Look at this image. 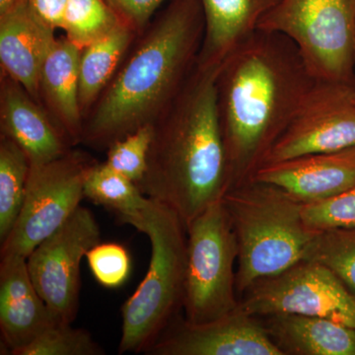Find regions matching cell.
<instances>
[{
	"mask_svg": "<svg viewBox=\"0 0 355 355\" xmlns=\"http://www.w3.org/2000/svg\"><path fill=\"white\" fill-rule=\"evenodd\" d=\"M153 137V125L139 128L109 146L105 161L110 168L139 184L146 172Z\"/></svg>",
	"mask_w": 355,
	"mask_h": 355,
	"instance_id": "cell-26",
	"label": "cell"
},
{
	"mask_svg": "<svg viewBox=\"0 0 355 355\" xmlns=\"http://www.w3.org/2000/svg\"><path fill=\"white\" fill-rule=\"evenodd\" d=\"M101 242L94 214L79 207L27 258L37 291L62 323L76 320L80 293V263L89 250Z\"/></svg>",
	"mask_w": 355,
	"mask_h": 355,
	"instance_id": "cell-10",
	"label": "cell"
},
{
	"mask_svg": "<svg viewBox=\"0 0 355 355\" xmlns=\"http://www.w3.org/2000/svg\"><path fill=\"white\" fill-rule=\"evenodd\" d=\"M272 342L284 355H355V329L328 318L298 314L263 316Z\"/></svg>",
	"mask_w": 355,
	"mask_h": 355,
	"instance_id": "cell-19",
	"label": "cell"
},
{
	"mask_svg": "<svg viewBox=\"0 0 355 355\" xmlns=\"http://www.w3.org/2000/svg\"><path fill=\"white\" fill-rule=\"evenodd\" d=\"M121 22L140 34L166 0H105Z\"/></svg>",
	"mask_w": 355,
	"mask_h": 355,
	"instance_id": "cell-29",
	"label": "cell"
},
{
	"mask_svg": "<svg viewBox=\"0 0 355 355\" xmlns=\"http://www.w3.org/2000/svg\"><path fill=\"white\" fill-rule=\"evenodd\" d=\"M184 320L200 324L230 314L236 295L237 241L223 200L212 203L187 226Z\"/></svg>",
	"mask_w": 355,
	"mask_h": 355,
	"instance_id": "cell-7",
	"label": "cell"
},
{
	"mask_svg": "<svg viewBox=\"0 0 355 355\" xmlns=\"http://www.w3.org/2000/svg\"><path fill=\"white\" fill-rule=\"evenodd\" d=\"M94 163L80 151L69 150L46 164L31 165L24 202L1 243V257L27 259L73 214L85 198L86 175Z\"/></svg>",
	"mask_w": 355,
	"mask_h": 355,
	"instance_id": "cell-8",
	"label": "cell"
},
{
	"mask_svg": "<svg viewBox=\"0 0 355 355\" xmlns=\"http://www.w3.org/2000/svg\"><path fill=\"white\" fill-rule=\"evenodd\" d=\"M144 233L151 245L148 270L121 307L119 352H146L183 308L188 235L184 222L164 203L149 198L144 209L118 218Z\"/></svg>",
	"mask_w": 355,
	"mask_h": 355,
	"instance_id": "cell-5",
	"label": "cell"
},
{
	"mask_svg": "<svg viewBox=\"0 0 355 355\" xmlns=\"http://www.w3.org/2000/svg\"><path fill=\"white\" fill-rule=\"evenodd\" d=\"M219 67L197 62L174 101L154 121L146 172L137 184L146 197L174 210L186 228L230 187L217 107Z\"/></svg>",
	"mask_w": 355,
	"mask_h": 355,
	"instance_id": "cell-3",
	"label": "cell"
},
{
	"mask_svg": "<svg viewBox=\"0 0 355 355\" xmlns=\"http://www.w3.org/2000/svg\"><path fill=\"white\" fill-rule=\"evenodd\" d=\"M25 2H27V0H0V15L10 12Z\"/></svg>",
	"mask_w": 355,
	"mask_h": 355,
	"instance_id": "cell-31",
	"label": "cell"
},
{
	"mask_svg": "<svg viewBox=\"0 0 355 355\" xmlns=\"http://www.w3.org/2000/svg\"><path fill=\"white\" fill-rule=\"evenodd\" d=\"M302 216L312 230L355 227V186L334 197L302 205Z\"/></svg>",
	"mask_w": 355,
	"mask_h": 355,
	"instance_id": "cell-27",
	"label": "cell"
},
{
	"mask_svg": "<svg viewBox=\"0 0 355 355\" xmlns=\"http://www.w3.org/2000/svg\"><path fill=\"white\" fill-rule=\"evenodd\" d=\"M84 197L112 210L118 218L139 211L149 202L135 182L105 162L91 166L84 183Z\"/></svg>",
	"mask_w": 355,
	"mask_h": 355,
	"instance_id": "cell-22",
	"label": "cell"
},
{
	"mask_svg": "<svg viewBox=\"0 0 355 355\" xmlns=\"http://www.w3.org/2000/svg\"><path fill=\"white\" fill-rule=\"evenodd\" d=\"M258 30L291 40L316 80L355 85V0H280Z\"/></svg>",
	"mask_w": 355,
	"mask_h": 355,
	"instance_id": "cell-6",
	"label": "cell"
},
{
	"mask_svg": "<svg viewBox=\"0 0 355 355\" xmlns=\"http://www.w3.org/2000/svg\"><path fill=\"white\" fill-rule=\"evenodd\" d=\"M149 355H284L258 317L239 309L207 324L178 316L147 349Z\"/></svg>",
	"mask_w": 355,
	"mask_h": 355,
	"instance_id": "cell-12",
	"label": "cell"
},
{
	"mask_svg": "<svg viewBox=\"0 0 355 355\" xmlns=\"http://www.w3.org/2000/svg\"><path fill=\"white\" fill-rule=\"evenodd\" d=\"M205 35L198 64L212 67L244 43L280 0H200Z\"/></svg>",
	"mask_w": 355,
	"mask_h": 355,
	"instance_id": "cell-18",
	"label": "cell"
},
{
	"mask_svg": "<svg viewBox=\"0 0 355 355\" xmlns=\"http://www.w3.org/2000/svg\"><path fill=\"white\" fill-rule=\"evenodd\" d=\"M238 247L236 291L305 260L318 234L306 225L303 202L275 184L249 180L222 198Z\"/></svg>",
	"mask_w": 355,
	"mask_h": 355,
	"instance_id": "cell-4",
	"label": "cell"
},
{
	"mask_svg": "<svg viewBox=\"0 0 355 355\" xmlns=\"http://www.w3.org/2000/svg\"><path fill=\"white\" fill-rule=\"evenodd\" d=\"M121 22L105 0H69L62 30L65 37L83 50Z\"/></svg>",
	"mask_w": 355,
	"mask_h": 355,
	"instance_id": "cell-23",
	"label": "cell"
},
{
	"mask_svg": "<svg viewBox=\"0 0 355 355\" xmlns=\"http://www.w3.org/2000/svg\"><path fill=\"white\" fill-rule=\"evenodd\" d=\"M81 49L67 37L55 39L40 76V96L72 146L80 144L84 116L79 103Z\"/></svg>",
	"mask_w": 355,
	"mask_h": 355,
	"instance_id": "cell-17",
	"label": "cell"
},
{
	"mask_svg": "<svg viewBox=\"0 0 355 355\" xmlns=\"http://www.w3.org/2000/svg\"><path fill=\"white\" fill-rule=\"evenodd\" d=\"M53 33L55 29L44 23L28 2L0 15L2 72L20 83L41 105L40 76L44 60L57 39Z\"/></svg>",
	"mask_w": 355,
	"mask_h": 355,
	"instance_id": "cell-16",
	"label": "cell"
},
{
	"mask_svg": "<svg viewBox=\"0 0 355 355\" xmlns=\"http://www.w3.org/2000/svg\"><path fill=\"white\" fill-rule=\"evenodd\" d=\"M1 135L23 149L31 165H42L69 153L65 133L26 89L2 72L0 83Z\"/></svg>",
	"mask_w": 355,
	"mask_h": 355,
	"instance_id": "cell-14",
	"label": "cell"
},
{
	"mask_svg": "<svg viewBox=\"0 0 355 355\" xmlns=\"http://www.w3.org/2000/svg\"><path fill=\"white\" fill-rule=\"evenodd\" d=\"M37 15L53 29H62L69 0H27Z\"/></svg>",
	"mask_w": 355,
	"mask_h": 355,
	"instance_id": "cell-30",
	"label": "cell"
},
{
	"mask_svg": "<svg viewBox=\"0 0 355 355\" xmlns=\"http://www.w3.org/2000/svg\"><path fill=\"white\" fill-rule=\"evenodd\" d=\"M62 323L33 284L27 259L1 257L0 263V330L6 349L17 355L44 331Z\"/></svg>",
	"mask_w": 355,
	"mask_h": 355,
	"instance_id": "cell-15",
	"label": "cell"
},
{
	"mask_svg": "<svg viewBox=\"0 0 355 355\" xmlns=\"http://www.w3.org/2000/svg\"><path fill=\"white\" fill-rule=\"evenodd\" d=\"M240 296L238 309L254 317L298 314L328 318L355 329V297L327 266L299 261L252 284Z\"/></svg>",
	"mask_w": 355,
	"mask_h": 355,
	"instance_id": "cell-9",
	"label": "cell"
},
{
	"mask_svg": "<svg viewBox=\"0 0 355 355\" xmlns=\"http://www.w3.org/2000/svg\"><path fill=\"white\" fill-rule=\"evenodd\" d=\"M205 35L200 0H171L137 38L84 120L81 142L109 148L153 125L197 65Z\"/></svg>",
	"mask_w": 355,
	"mask_h": 355,
	"instance_id": "cell-2",
	"label": "cell"
},
{
	"mask_svg": "<svg viewBox=\"0 0 355 355\" xmlns=\"http://www.w3.org/2000/svg\"><path fill=\"white\" fill-rule=\"evenodd\" d=\"M250 180L279 187L303 203L334 197L355 186V146L263 165Z\"/></svg>",
	"mask_w": 355,
	"mask_h": 355,
	"instance_id": "cell-13",
	"label": "cell"
},
{
	"mask_svg": "<svg viewBox=\"0 0 355 355\" xmlns=\"http://www.w3.org/2000/svg\"><path fill=\"white\" fill-rule=\"evenodd\" d=\"M305 260L327 266L355 297V227L318 232Z\"/></svg>",
	"mask_w": 355,
	"mask_h": 355,
	"instance_id": "cell-24",
	"label": "cell"
},
{
	"mask_svg": "<svg viewBox=\"0 0 355 355\" xmlns=\"http://www.w3.org/2000/svg\"><path fill=\"white\" fill-rule=\"evenodd\" d=\"M89 268L98 284L118 288L127 282L132 270L128 250L118 243H98L86 254Z\"/></svg>",
	"mask_w": 355,
	"mask_h": 355,
	"instance_id": "cell-28",
	"label": "cell"
},
{
	"mask_svg": "<svg viewBox=\"0 0 355 355\" xmlns=\"http://www.w3.org/2000/svg\"><path fill=\"white\" fill-rule=\"evenodd\" d=\"M137 36L132 28L121 22L81 51L79 103L84 120L111 83Z\"/></svg>",
	"mask_w": 355,
	"mask_h": 355,
	"instance_id": "cell-20",
	"label": "cell"
},
{
	"mask_svg": "<svg viewBox=\"0 0 355 355\" xmlns=\"http://www.w3.org/2000/svg\"><path fill=\"white\" fill-rule=\"evenodd\" d=\"M315 81L297 46L279 33L258 30L222 62L217 107L229 189L253 177Z\"/></svg>",
	"mask_w": 355,
	"mask_h": 355,
	"instance_id": "cell-1",
	"label": "cell"
},
{
	"mask_svg": "<svg viewBox=\"0 0 355 355\" xmlns=\"http://www.w3.org/2000/svg\"><path fill=\"white\" fill-rule=\"evenodd\" d=\"M29 159L14 140L1 135L0 139V242L12 230L24 202Z\"/></svg>",
	"mask_w": 355,
	"mask_h": 355,
	"instance_id": "cell-21",
	"label": "cell"
},
{
	"mask_svg": "<svg viewBox=\"0 0 355 355\" xmlns=\"http://www.w3.org/2000/svg\"><path fill=\"white\" fill-rule=\"evenodd\" d=\"M104 349L91 334L69 323L51 327L17 355H104Z\"/></svg>",
	"mask_w": 355,
	"mask_h": 355,
	"instance_id": "cell-25",
	"label": "cell"
},
{
	"mask_svg": "<svg viewBox=\"0 0 355 355\" xmlns=\"http://www.w3.org/2000/svg\"><path fill=\"white\" fill-rule=\"evenodd\" d=\"M354 146L355 85L316 80L261 166Z\"/></svg>",
	"mask_w": 355,
	"mask_h": 355,
	"instance_id": "cell-11",
	"label": "cell"
}]
</instances>
